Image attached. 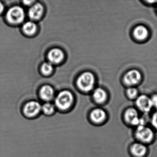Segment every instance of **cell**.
I'll list each match as a JSON object with an SVG mask.
<instances>
[{
	"label": "cell",
	"instance_id": "obj_5",
	"mask_svg": "<svg viewBox=\"0 0 157 157\" xmlns=\"http://www.w3.org/2000/svg\"><path fill=\"white\" fill-rule=\"evenodd\" d=\"M137 138L144 142H149L154 137V133L151 128L145 125L138 126L136 131Z\"/></svg>",
	"mask_w": 157,
	"mask_h": 157
},
{
	"label": "cell",
	"instance_id": "obj_15",
	"mask_svg": "<svg viewBox=\"0 0 157 157\" xmlns=\"http://www.w3.org/2000/svg\"><path fill=\"white\" fill-rule=\"evenodd\" d=\"M93 98L95 102L99 104L102 103L106 99V94L103 89L98 88L93 93Z\"/></svg>",
	"mask_w": 157,
	"mask_h": 157
},
{
	"label": "cell",
	"instance_id": "obj_8",
	"mask_svg": "<svg viewBox=\"0 0 157 157\" xmlns=\"http://www.w3.org/2000/svg\"><path fill=\"white\" fill-rule=\"evenodd\" d=\"M141 79V74L136 70H132L127 72L124 78V82L128 85L137 84Z\"/></svg>",
	"mask_w": 157,
	"mask_h": 157
},
{
	"label": "cell",
	"instance_id": "obj_12",
	"mask_svg": "<svg viewBox=\"0 0 157 157\" xmlns=\"http://www.w3.org/2000/svg\"><path fill=\"white\" fill-rule=\"evenodd\" d=\"M43 7L40 3H36L30 8L29 11V15L33 20L39 19L43 14Z\"/></svg>",
	"mask_w": 157,
	"mask_h": 157
},
{
	"label": "cell",
	"instance_id": "obj_21",
	"mask_svg": "<svg viewBox=\"0 0 157 157\" xmlns=\"http://www.w3.org/2000/svg\"><path fill=\"white\" fill-rule=\"evenodd\" d=\"M151 99L152 102V106L156 108L157 110V95H154Z\"/></svg>",
	"mask_w": 157,
	"mask_h": 157
},
{
	"label": "cell",
	"instance_id": "obj_9",
	"mask_svg": "<svg viewBox=\"0 0 157 157\" xmlns=\"http://www.w3.org/2000/svg\"><path fill=\"white\" fill-rule=\"evenodd\" d=\"M106 113L102 109L96 108L90 113V118L94 123L99 124L103 122L106 118Z\"/></svg>",
	"mask_w": 157,
	"mask_h": 157
},
{
	"label": "cell",
	"instance_id": "obj_3",
	"mask_svg": "<svg viewBox=\"0 0 157 157\" xmlns=\"http://www.w3.org/2000/svg\"><path fill=\"white\" fill-rule=\"evenodd\" d=\"M77 83L81 90L84 91H89L94 86V76L90 72L83 73L79 77Z\"/></svg>",
	"mask_w": 157,
	"mask_h": 157
},
{
	"label": "cell",
	"instance_id": "obj_10",
	"mask_svg": "<svg viewBox=\"0 0 157 157\" xmlns=\"http://www.w3.org/2000/svg\"><path fill=\"white\" fill-rule=\"evenodd\" d=\"M64 54L60 49L55 48L49 52L48 55V59L53 63H59L64 58Z\"/></svg>",
	"mask_w": 157,
	"mask_h": 157
},
{
	"label": "cell",
	"instance_id": "obj_1",
	"mask_svg": "<svg viewBox=\"0 0 157 157\" xmlns=\"http://www.w3.org/2000/svg\"><path fill=\"white\" fill-rule=\"evenodd\" d=\"M73 97L71 93L64 91L59 93L55 99V105L61 112L67 111L72 105Z\"/></svg>",
	"mask_w": 157,
	"mask_h": 157
},
{
	"label": "cell",
	"instance_id": "obj_22",
	"mask_svg": "<svg viewBox=\"0 0 157 157\" xmlns=\"http://www.w3.org/2000/svg\"><path fill=\"white\" fill-rule=\"evenodd\" d=\"M3 9H4V7H3V4L1 2H0V13L2 12Z\"/></svg>",
	"mask_w": 157,
	"mask_h": 157
},
{
	"label": "cell",
	"instance_id": "obj_17",
	"mask_svg": "<svg viewBox=\"0 0 157 157\" xmlns=\"http://www.w3.org/2000/svg\"><path fill=\"white\" fill-rule=\"evenodd\" d=\"M36 25L33 22H27L23 26L24 32L28 35H32L36 31Z\"/></svg>",
	"mask_w": 157,
	"mask_h": 157
},
{
	"label": "cell",
	"instance_id": "obj_7",
	"mask_svg": "<svg viewBox=\"0 0 157 157\" xmlns=\"http://www.w3.org/2000/svg\"><path fill=\"white\" fill-rule=\"evenodd\" d=\"M136 103L138 107L145 113L149 112L153 107L151 99L146 95L139 96L136 101Z\"/></svg>",
	"mask_w": 157,
	"mask_h": 157
},
{
	"label": "cell",
	"instance_id": "obj_18",
	"mask_svg": "<svg viewBox=\"0 0 157 157\" xmlns=\"http://www.w3.org/2000/svg\"><path fill=\"white\" fill-rule=\"evenodd\" d=\"M42 72L44 74L48 75L50 74L53 71V66L50 63H45L42 67Z\"/></svg>",
	"mask_w": 157,
	"mask_h": 157
},
{
	"label": "cell",
	"instance_id": "obj_19",
	"mask_svg": "<svg viewBox=\"0 0 157 157\" xmlns=\"http://www.w3.org/2000/svg\"><path fill=\"white\" fill-rule=\"evenodd\" d=\"M127 94L129 98L134 99L137 95L138 91L135 88H129L127 91Z\"/></svg>",
	"mask_w": 157,
	"mask_h": 157
},
{
	"label": "cell",
	"instance_id": "obj_13",
	"mask_svg": "<svg viewBox=\"0 0 157 157\" xmlns=\"http://www.w3.org/2000/svg\"><path fill=\"white\" fill-rule=\"evenodd\" d=\"M53 89L49 86H44L41 89L40 95L41 99L45 101H49L54 97Z\"/></svg>",
	"mask_w": 157,
	"mask_h": 157
},
{
	"label": "cell",
	"instance_id": "obj_16",
	"mask_svg": "<svg viewBox=\"0 0 157 157\" xmlns=\"http://www.w3.org/2000/svg\"><path fill=\"white\" fill-rule=\"evenodd\" d=\"M42 111L45 115L51 116L56 112V107L54 104L48 102L42 105Z\"/></svg>",
	"mask_w": 157,
	"mask_h": 157
},
{
	"label": "cell",
	"instance_id": "obj_11",
	"mask_svg": "<svg viewBox=\"0 0 157 157\" xmlns=\"http://www.w3.org/2000/svg\"><path fill=\"white\" fill-rule=\"evenodd\" d=\"M147 151V147L142 143H134L131 147V153L136 157H142L145 155Z\"/></svg>",
	"mask_w": 157,
	"mask_h": 157
},
{
	"label": "cell",
	"instance_id": "obj_14",
	"mask_svg": "<svg viewBox=\"0 0 157 157\" xmlns=\"http://www.w3.org/2000/svg\"><path fill=\"white\" fill-rule=\"evenodd\" d=\"M133 34L136 39L139 40H143L146 39L148 35L147 29L142 25H139L136 27L133 32Z\"/></svg>",
	"mask_w": 157,
	"mask_h": 157
},
{
	"label": "cell",
	"instance_id": "obj_4",
	"mask_svg": "<svg viewBox=\"0 0 157 157\" xmlns=\"http://www.w3.org/2000/svg\"><path fill=\"white\" fill-rule=\"evenodd\" d=\"M24 17V11L20 7H14L11 8L7 13V20L11 23H20L23 21Z\"/></svg>",
	"mask_w": 157,
	"mask_h": 157
},
{
	"label": "cell",
	"instance_id": "obj_6",
	"mask_svg": "<svg viewBox=\"0 0 157 157\" xmlns=\"http://www.w3.org/2000/svg\"><path fill=\"white\" fill-rule=\"evenodd\" d=\"M125 119L128 123L133 125H141L142 120L140 118L138 113L136 109L129 108L128 109L124 114Z\"/></svg>",
	"mask_w": 157,
	"mask_h": 157
},
{
	"label": "cell",
	"instance_id": "obj_20",
	"mask_svg": "<svg viewBox=\"0 0 157 157\" xmlns=\"http://www.w3.org/2000/svg\"><path fill=\"white\" fill-rule=\"evenodd\" d=\"M151 122L152 126L157 129V110L152 115Z\"/></svg>",
	"mask_w": 157,
	"mask_h": 157
},
{
	"label": "cell",
	"instance_id": "obj_2",
	"mask_svg": "<svg viewBox=\"0 0 157 157\" xmlns=\"http://www.w3.org/2000/svg\"><path fill=\"white\" fill-rule=\"evenodd\" d=\"M22 111L23 114L26 117L34 118L40 114L42 111V105L36 101H30L25 105Z\"/></svg>",
	"mask_w": 157,
	"mask_h": 157
}]
</instances>
